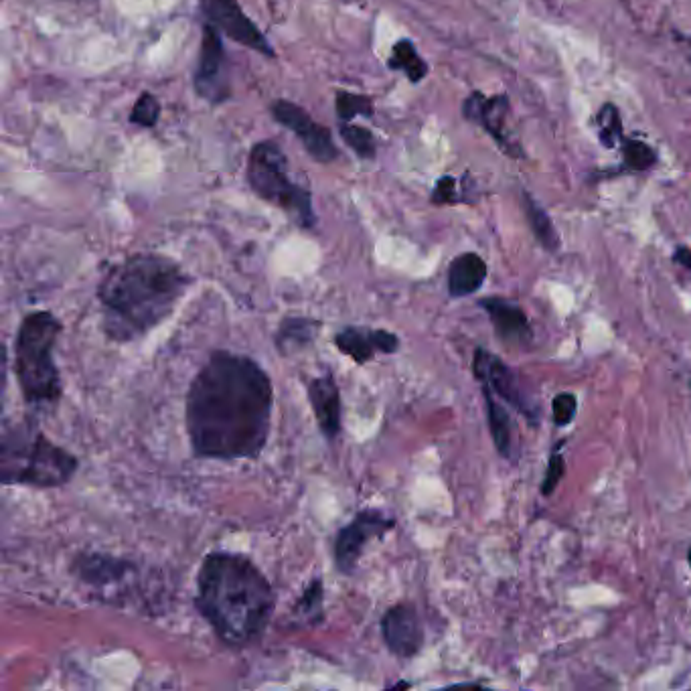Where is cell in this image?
Returning <instances> with one entry per match:
<instances>
[{
    "label": "cell",
    "instance_id": "f546056e",
    "mask_svg": "<svg viewBox=\"0 0 691 691\" xmlns=\"http://www.w3.org/2000/svg\"><path fill=\"white\" fill-rule=\"evenodd\" d=\"M566 473V465H564V456L560 452H554L550 456V465L544 477V485H542V493L544 495H552L556 491V487L560 485L562 477Z\"/></svg>",
    "mask_w": 691,
    "mask_h": 691
},
{
    "label": "cell",
    "instance_id": "5b68a950",
    "mask_svg": "<svg viewBox=\"0 0 691 691\" xmlns=\"http://www.w3.org/2000/svg\"><path fill=\"white\" fill-rule=\"evenodd\" d=\"M61 329L53 313L37 311L21 321L15 337V375L25 402L33 408H49L63 394L55 365V343Z\"/></svg>",
    "mask_w": 691,
    "mask_h": 691
},
{
    "label": "cell",
    "instance_id": "e0dca14e",
    "mask_svg": "<svg viewBox=\"0 0 691 691\" xmlns=\"http://www.w3.org/2000/svg\"><path fill=\"white\" fill-rule=\"evenodd\" d=\"M463 114L467 120L485 128L503 148H509L505 140V120L509 114V100L505 96L487 98L479 92L471 94L463 104Z\"/></svg>",
    "mask_w": 691,
    "mask_h": 691
},
{
    "label": "cell",
    "instance_id": "30bf717a",
    "mask_svg": "<svg viewBox=\"0 0 691 691\" xmlns=\"http://www.w3.org/2000/svg\"><path fill=\"white\" fill-rule=\"evenodd\" d=\"M270 112L278 124H282L284 128H288L296 134V138L302 142L304 150L309 152V155L317 163L329 165V163L337 161L339 150L335 146L331 130L327 126L315 122L311 118V114H306L300 106H296L288 100H276L270 106Z\"/></svg>",
    "mask_w": 691,
    "mask_h": 691
},
{
    "label": "cell",
    "instance_id": "484cf974",
    "mask_svg": "<svg viewBox=\"0 0 691 691\" xmlns=\"http://www.w3.org/2000/svg\"><path fill=\"white\" fill-rule=\"evenodd\" d=\"M596 126H598V134H600V142L606 148H614L617 142L623 140V122H621V114L619 110L614 108L612 104H604L602 110L596 116Z\"/></svg>",
    "mask_w": 691,
    "mask_h": 691
},
{
    "label": "cell",
    "instance_id": "44dd1931",
    "mask_svg": "<svg viewBox=\"0 0 691 691\" xmlns=\"http://www.w3.org/2000/svg\"><path fill=\"white\" fill-rule=\"evenodd\" d=\"M523 209H525V217L529 221V227H531V232L535 234V238L540 240V244L546 250L556 252L560 248V236L554 229L550 215L533 201V197L529 193H523Z\"/></svg>",
    "mask_w": 691,
    "mask_h": 691
},
{
    "label": "cell",
    "instance_id": "52a82bcc",
    "mask_svg": "<svg viewBox=\"0 0 691 691\" xmlns=\"http://www.w3.org/2000/svg\"><path fill=\"white\" fill-rule=\"evenodd\" d=\"M201 15L205 25L215 27L219 33L260 55L274 57V49L256 23L242 11L238 0H201Z\"/></svg>",
    "mask_w": 691,
    "mask_h": 691
},
{
    "label": "cell",
    "instance_id": "5bb4252c",
    "mask_svg": "<svg viewBox=\"0 0 691 691\" xmlns=\"http://www.w3.org/2000/svg\"><path fill=\"white\" fill-rule=\"evenodd\" d=\"M73 570L84 584L92 586L98 592L118 590L134 574V566L130 562L118 560L112 556H102V554L80 556L78 560H75Z\"/></svg>",
    "mask_w": 691,
    "mask_h": 691
},
{
    "label": "cell",
    "instance_id": "d6a6232c",
    "mask_svg": "<svg viewBox=\"0 0 691 691\" xmlns=\"http://www.w3.org/2000/svg\"><path fill=\"white\" fill-rule=\"evenodd\" d=\"M685 45H687V49H689V59H691V37L685 39Z\"/></svg>",
    "mask_w": 691,
    "mask_h": 691
},
{
    "label": "cell",
    "instance_id": "7402d4cb",
    "mask_svg": "<svg viewBox=\"0 0 691 691\" xmlns=\"http://www.w3.org/2000/svg\"><path fill=\"white\" fill-rule=\"evenodd\" d=\"M388 67L394 71H404L412 84L422 82L428 75V63L418 55L410 39H402L394 45L392 55L388 59Z\"/></svg>",
    "mask_w": 691,
    "mask_h": 691
},
{
    "label": "cell",
    "instance_id": "836d02e7",
    "mask_svg": "<svg viewBox=\"0 0 691 691\" xmlns=\"http://www.w3.org/2000/svg\"><path fill=\"white\" fill-rule=\"evenodd\" d=\"M687 562H689V566H691V548H689V552H687Z\"/></svg>",
    "mask_w": 691,
    "mask_h": 691
},
{
    "label": "cell",
    "instance_id": "ffe728a7",
    "mask_svg": "<svg viewBox=\"0 0 691 691\" xmlns=\"http://www.w3.org/2000/svg\"><path fill=\"white\" fill-rule=\"evenodd\" d=\"M317 329H319V323L313 319L288 317L286 321H282V325L276 333V345L282 353H288L290 349L304 347L315 339Z\"/></svg>",
    "mask_w": 691,
    "mask_h": 691
},
{
    "label": "cell",
    "instance_id": "cb8c5ba5",
    "mask_svg": "<svg viewBox=\"0 0 691 691\" xmlns=\"http://www.w3.org/2000/svg\"><path fill=\"white\" fill-rule=\"evenodd\" d=\"M335 108H337L339 122H351L355 116L373 118V114H375V106H373L371 98L359 96V94H351L347 90H339L337 92Z\"/></svg>",
    "mask_w": 691,
    "mask_h": 691
},
{
    "label": "cell",
    "instance_id": "f1b7e54d",
    "mask_svg": "<svg viewBox=\"0 0 691 691\" xmlns=\"http://www.w3.org/2000/svg\"><path fill=\"white\" fill-rule=\"evenodd\" d=\"M552 410H554V422L558 426H568L578 410V400L574 394H558L552 402Z\"/></svg>",
    "mask_w": 691,
    "mask_h": 691
},
{
    "label": "cell",
    "instance_id": "9c48e42d",
    "mask_svg": "<svg viewBox=\"0 0 691 691\" xmlns=\"http://www.w3.org/2000/svg\"><path fill=\"white\" fill-rule=\"evenodd\" d=\"M473 371L481 383V388H487L495 394V398H501L507 404H511L525 418H537V406L521 386V379L497 355L489 353L487 349H477L473 359Z\"/></svg>",
    "mask_w": 691,
    "mask_h": 691
},
{
    "label": "cell",
    "instance_id": "4dcf8cb0",
    "mask_svg": "<svg viewBox=\"0 0 691 691\" xmlns=\"http://www.w3.org/2000/svg\"><path fill=\"white\" fill-rule=\"evenodd\" d=\"M456 181L452 177H442L434 191H432V203L436 205H444V203H456Z\"/></svg>",
    "mask_w": 691,
    "mask_h": 691
},
{
    "label": "cell",
    "instance_id": "603a6c76",
    "mask_svg": "<svg viewBox=\"0 0 691 691\" xmlns=\"http://www.w3.org/2000/svg\"><path fill=\"white\" fill-rule=\"evenodd\" d=\"M339 124H341V128H339L341 138L345 140V144L355 152L359 159H363V161L375 159V152H377L375 138L367 128L357 126V124H349V122H339Z\"/></svg>",
    "mask_w": 691,
    "mask_h": 691
},
{
    "label": "cell",
    "instance_id": "9a60e30c",
    "mask_svg": "<svg viewBox=\"0 0 691 691\" xmlns=\"http://www.w3.org/2000/svg\"><path fill=\"white\" fill-rule=\"evenodd\" d=\"M306 392H309V402L323 436L327 440H335L341 432V414H343L341 394H339L335 377L331 373H325L321 377L311 379Z\"/></svg>",
    "mask_w": 691,
    "mask_h": 691
},
{
    "label": "cell",
    "instance_id": "83f0119b",
    "mask_svg": "<svg viewBox=\"0 0 691 691\" xmlns=\"http://www.w3.org/2000/svg\"><path fill=\"white\" fill-rule=\"evenodd\" d=\"M159 116H161L159 100L152 94L144 92V94H140V98L136 100V104L130 112V122L136 126H142V128H152V126H157Z\"/></svg>",
    "mask_w": 691,
    "mask_h": 691
},
{
    "label": "cell",
    "instance_id": "2e32d148",
    "mask_svg": "<svg viewBox=\"0 0 691 691\" xmlns=\"http://www.w3.org/2000/svg\"><path fill=\"white\" fill-rule=\"evenodd\" d=\"M481 309L489 315L499 339L513 347H525L531 337V325L527 315L521 311V306L505 300V298H483L479 300Z\"/></svg>",
    "mask_w": 691,
    "mask_h": 691
},
{
    "label": "cell",
    "instance_id": "1f68e13d",
    "mask_svg": "<svg viewBox=\"0 0 691 691\" xmlns=\"http://www.w3.org/2000/svg\"><path fill=\"white\" fill-rule=\"evenodd\" d=\"M673 262L679 264V266H683L685 270L691 272V250L685 248V246H679V248L675 250V254H673Z\"/></svg>",
    "mask_w": 691,
    "mask_h": 691
},
{
    "label": "cell",
    "instance_id": "d6986e66",
    "mask_svg": "<svg viewBox=\"0 0 691 691\" xmlns=\"http://www.w3.org/2000/svg\"><path fill=\"white\" fill-rule=\"evenodd\" d=\"M483 396H485V404H487V420H489L493 444L503 458L515 460L517 448L513 442V424L509 418V412L495 400V394L489 392L487 388H483Z\"/></svg>",
    "mask_w": 691,
    "mask_h": 691
},
{
    "label": "cell",
    "instance_id": "7c38bea8",
    "mask_svg": "<svg viewBox=\"0 0 691 691\" xmlns=\"http://www.w3.org/2000/svg\"><path fill=\"white\" fill-rule=\"evenodd\" d=\"M381 635L388 649L402 659H412L424 645V629L412 604H396L381 619Z\"/></svg>",
    "mask_w": 691,
    "mask_h": 691
},
{
    "label": "cell",
    "instance_id": "277c9868",
    "mask_svg": "<svg viewBox=\"0 0 691 691\" xmlns=\"http://www.w3.org/2000/svg\"><path fill=\"white\" fill-rule=\"evenodd\" d=\"M78 458L51 442L33 422L5 426L0 440V481L39 489L61 487L78 473Z\"/></svg>",
    "mask_w": 691,
    "mask_h": 691
},
{
    "label": "cell",
    "instance_id": "3957f363",
    "mask_svg": "<svg viewBox=\"0 0 691 691\" xmlns=\"http://www.w3.org/2000/svg\"><path fill=\"white\" fill-rule=\"evenodd\" d=\"M195 606L221 643L242 649L266 631L274 590L248 556L213 552L199 568Z\"/></svg>",
    "mask_w": 691,
    "mask_h": 691
},
{
    "label": "cell",
    "instance_id": "ba28073f",
    "mask_svg": "<svg viewBox=\"0 0 691 691\" xmlns=\"http://www.w3.org/2000/svg\"><path fill=\"white\" fill-rule=\"evenodd\" d=\"M396 521L377 509L359 511L351 523L339 529L335 540V564L343 574H353L357 562L371 540L392 531Z\"/></svg>",
    "mask_w": 691,
    "mask_h": 691
},
{
    "label": "cell",
    "instance_id": "ac0fdd59",
    "mask_svg": "<svg viewBox=\"0 0 691 691\" xmlns=\"http://www.w3.org/2000/svg\"><path fill=\"white\" fill-rule=\"evenodd\" d=\"M487 278V264L479 254L467 252L450 262L448 268V294L452 298H463L475 294Z\"/></svg>",
    "mask_w": 691,
    "mask_h": 691
},
{
    "label": "cell",
    "instance_id": "8992f818",
    "mask_svg": "<svg viewBox=\"0 0 691 691\" xmlns=\"http://www.w3.org/2000/svg\"><path fill=\"white\" fill-rule=\"evenodd\" d=\"M246 175L252 191L260 199L278 205L304 229H313L317 225L313 195L309 189L290 179L288 161L276 142L264 140L252 148Z\"/></svg>",
    "mask_w": 691,
    "mask_h": 691
},
{
    "label": "cell",
    "instance_id": "8fae6325",
    "mask_svg": "<svg viewBox=\"0 0 691 691\" xmlns=\"http://www.w3.org/2000/svg\"><path fill=\"white\" fill-rule=\"evenodd\" d=\"M193 86L201 98L213 104H221L232 96V88H229L227 78V57L223 49V39L219 31L211 25L203 27V43L197 69L193 75Z\"/></svg>",
    "mask_w": 691,
    "mask_h": 691
},
{
    "label": "cell",
    "instance_id": "4316f807",
    "mask_svg": "<svg viewBox=\"0 0 691 691\" xmlns=\"http://www.w3.org/2000/svg\"><path fill=\"white\" fill-rule=\"evenodd\" d=\"M294 614H298V617H302V621L309 623V625L313 621L323 619V584H321V580H315L309 588L304 590L298 604L294 606Z\"/></svg>",
    "mask_w": 691,
    "mask_h": 691
},
{
    "label": "cell",
    "instance_id": "6da1fadb",
    "mask_svg": "<svg viewBox=\"0 0 691 691\" xmlns=\"http://www.w3.org/2000/svg\"><path fill=\"white\" fill-rule=\"evenodd\" d=\"M274 390L250 357L215 351L191 381L187 434L193 454L213 460L256 458L270 436Z\"/></svg>",
    "mask_w": 691,
    "mask_h": 691
},
{
    "label": "cell",
    "instance_id": "d4e9b609",
    "mask_svg": "<svg viewBox=\"0 0 691 691\" xmlns=\"http://www.w3.org/2000/svg\"><path fill=\"white\" fill-rule=\"evenodd\" d=\"M623 157L631 171H647L657 163V152L643 140L623 136Z\"/></svg>",
    "mask_w": 691,
    "mask_h": 691
},
{
    "label": "cell",
    "instance_id": "4fadbf2b",
    "mask_svg": "<svg viewBox=\"0 0 691 691\" xmlns=\"http://www.w3.org/2000/svg\"><path fill=\"white\" fill-rule=\"evenodd\" d=\"M337 349L351 357L355 363L365 365L377 353L392 355L400 347V339L392 331L367 329V327H347L335 335Z\"/></svg>",
    "mask_w": 691,
    "mask_h": 691
},
{
    "label": "cell",
    "instance_id": "7a4b0ae2",
    "mask_svg": "<svg viewBox=\"0 0 691 691\" xmlns=\"http://www.w3.org/2000/svg\"><path fill=\"white\" fill-rule=\"evenodd\" d=\"M191 286V276L161 254H134L112 266L98 286L102 329L116 343L136 341L165 323Z\"/></svg>",
    "mask_w": 691,
    "mask_h": 691
}]
</instances>
